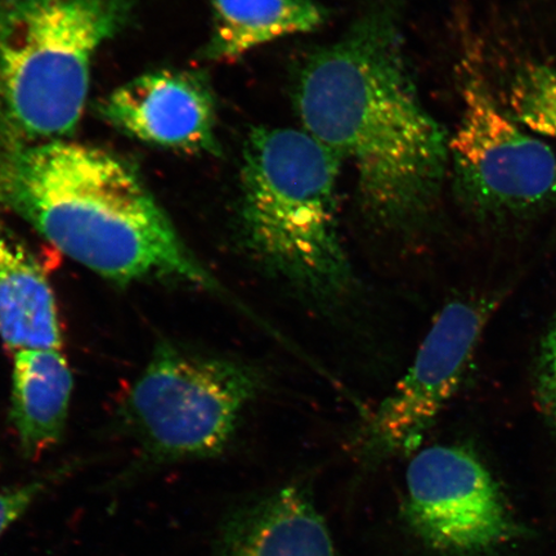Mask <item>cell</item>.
<instances>
[{
    "label": "cell",
    "instance_id": "obj_16",
    "mask_svg": "<svg viewBox=\"0 0 556 556\" xmlns=\"http://www.w3.org/2000/svg\"><path fill=\"white\" fill-rule=\"evenodd\" d=\"M60 468L31 481L0 490V536L9 530L54 483L67 475Z\"/></svg>",
    "mask_w": 556,
    "mask_h": 556
},
{
    "label": "cell",
    "instance_id": "obj_1",
    "mask_svg": "<svg viewBox=\"0 0 556 556\" xmlns=\"http://www.w3.org/2000/svg\"><path fill=\"white\" fill-rule=\"evenodd\" d=\"M295 104L305 131L354 166L371 224L401 235L427 224L450 137L417 92L392 0L372 2L342 38L309 55Z\"/></svg>",
    "mask_w": 556,
    "mask_h": 556
},
{
    "label": "cell",
    "instance_id": "obj_13",
    "mask_svg": "<svg viewBox=\"0 0 556 556\" xmlns=\"http://www.w3.org/2000/svg\"><path fill=\"white\" fill-rule=\"evenodd\" d=\"M213 30L204 54L229 62L291 34L309 33L325 23L315 0H212Z\"/></svg>",
    "mask_w": 556,
    "mask_h": 556
},
{
    "label": "cell",
    "instance_id": "obj_6",
    "mask_svg": "<svg viewBox=\"0 0 556 556\" xmlns=\"http://www.w3.org/2000/svg\"><path fill=\"white\" fill-rule=\"evenodd\" d=\"M458 200L490 224H513L556 205V156L500 110L481 83L464 89V111L450 138Z\"/></svg>",
    "mask_w": 556,
    "mask_h": 556
},
{
    "label": "cell",
    "instance_id": "obj_3",
    "mask_svg": "<svg viewBox=\"0 0 556 556\" xmlns=\"http://www.w3.org/2000/svg\"><path fill=\"white\" fill-rule=\"evenodd\" d=\"M340 160L308 131L255 128L243 149L240 232L269 275L325 307L356 285L340 240Z\"/></svg>",
    "mask_w": 556,
    "mask_h": 556
},
{
    "label": "cell",
    "instance_id": "obj_5",
    "mask_svg": "<svg viewBox=\"0 0 556 556\" xmlns=\"http://www.w3.org/2000/svg\"><path fill=\"white\" fill-rule=\"evenodd\" d=\"M263 388L252 365L160 342L121 409L141 451L139 467L220 454Z\"/></svg>",
    "mask_w": 556,
    "mask_h": 556
},
{
    "label": "cell",
    "instance_id": "obj_10",
    "mask_svg": "<svg viewBox=\"0 0 556 556\" xmlns=\"http://www.w3.org/2000/svg\"><path fill=\"white\" fill-rule=\"evenodd\" d=\"M218 556H337L331 534L311 496L290 485L228 520Z\"/></svg>",
    "mask_w": 556,
    "mask_h": 556
},
{
    "label": "cell",
    "instance_id": "obj_12",
    "mask_svg": "<svg viewBox=\"0 0 556 556\" xmlns=\"http://www.w3.org/2000/svg\"><path fill=\"white\" fill-rule=\"evenodd\" d=\"M74 379L61 350L13 353L11 424L26 457L59 444L65 433Z\"/></svg>",
    "mask_w": 556,
    "mask_h": 556
},
{
    "label": "cell",
    "instance_id": "obj_7",
    "mask_svg": "<svg viewBox=\"0 0 556 556\" xmlns=\"http://www.w3.org/2000/svg\"><path fill=\"white\" fill-rule=\"evenodd\" d=\"M498 302L481 294L444 305L413 366L361 429V455L380 462L419 446L460 388Z\"/></svg>",
    "mask_w": 556,
    "mask_h": 556
},
{
    "label": "cell",
    "instance_id": "obj_9",
    "mask_svg": "<svg viewBox=\"0 0 556 556\" xmlns=\"http://www.w3.org/2000/svg\"><path fill=\"white\" fill-rule=\"evenodd\" d=\"M100 113L115 128L160 148L217 154L215 101L204 76L164 70L114 90Z\"/></svg>",
    "mask_w": 556,
    "mask_h": 556
},
{
    "label": "cell",
    "instance_id": "obj_2",
    "mask_svg": "<svg viewBox=\"0 0 556 556\" xmlns=\"http://www.w3.org/2000/svg\"><path fill=\"white\" fill-rule=\"evenodd\" d=\"M0 206L110 282L186 285L236 301L179 238L128 164L62 141L0 149Z\"/></svg>",
    "mask_w": 556,
    "mask_h": 556
},
{
    "label": "cell",
    "instance_id": "obj_11",
    "mask_svg": "<svg viewBox=\"0 0 556 556\" xmlns=\"http://www.w3.org/2000/svg\"><path fill=\"white\" fill-rule=\"evenodd\" d=\"M0 340L12 353L61 350L62 329L52 285L15 231L0 219Z\"/></svg>",
    "mask_w": 556,
    "mask_h": 556
},
{
    "label": "cell",
    "instance_id": "obj_14",
    "mask_svg": "<svg viewBox=\"0 0 556 556\" xmlns=\"http://www.w3.org/2000/svg\"><path fill=\"white\" fill-rule=\"evenodd\" d=\"M506 102L510 119L556 138V70L544 65L519 68L507 87Z\"/></svg>",
    "mask_w": 556,
    "mask_h": 556
},
{
    "label": "cell",
    "instance_id": "obj_15",
    "mask_svg": "<svg viewBox=\"0 0 556 556\" xmlns=\"http://www.w3.org/2000/svg\"><path fill=\"white\" fill-rule=\"evenodd\" d=\"M534 384L541 413L556 434V313L540 342Z\"/></svg>",
    "mask_w": 556,
    "mask_h": 556
},
{
    "label": "cell",
    "instance_id": "obj_8",
    "mask_svg": "<svg viewBox=\"0 0 556 556\" xmlns=\"http://www.w3.org/2000/svg\"><path fill=\"white\" fill-rule=\"evenodd\" d=\"M406 490L408 525L434 551L482 555L523 533L490 470L468 448L420 451L408 465Z\"/></svg>",
    "mask_w": 556,
    "mask_h": 556
},
{
    "label": "cell",
    "instance_id": "obj_4",
    "mask_svg": "<svg viewBox=\"0 0 556 556\" xmlns=\"http://www.w3.org/2000/svg\"><path fill=\"white\" fill-rule=\"evenodd\" d=\"M129 0H0L3 146L62 141L85 111L90 66Z\"/></svg>",
    "mask_w": 556,
    "mask_h": 556
}]
</instances>
